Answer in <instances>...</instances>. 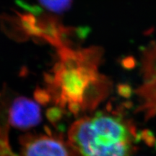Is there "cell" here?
I'll use <instances>...</instances> for the list:
<instances>
[{"label":"cell","mask_w":156,"mask_h":156,"mask_svg":"<svg viewBox=\"0 0 156 156\" xmlns=\"http://www.w3.org/2000/svg\"><path fill=\"white\" fill-rule=\"evenodd\" d=\"M58 59L45 77L48 99L74 114L92 110L108 93L110 83L99 73L101 48H57Z\"/></svg>","instance_id":"cell-1"},{"label":"cell","mask_w":156,"mask_h":156,"mask_svg":"<svg viewBox=\"0 0 156 156\" xmlns=\"http://www.w3.org/2000/svg\"><path fill=\"white\" fill-rule=\"evenodd\" d=\"M20 156H73V154L62 138L44 134L24 136Z\"/></svg>","instance_id":"cell-3"},{"label":"cell","mask_w":156,"mask_h":156,"mask_svg":"<svg viewBox=\"0 0 156 156\" xmlns=\"http://www.w3.org/2000/svg\"><path fill=\"white\" fill-rule=\"evenodd\" d=\"M134 132L122 117L98 112L74 122L68 132L73 156H129Z\"/></svg>","instance_id":"cell-2"},{"label":"cell","mask_w":156,"mask_h":156,"mask_svg":"<svg viewBox=\"0 0 156 156\" xmlns=\"http://www.w3.org/2000/svg\"><path fill=\"white\" fill-rule=\"evenodd\" d=\"M38 2L46 10L60 14L69 10L73 0H38Z\"/></svg>","instance_id":"cell-5"},{"label":"cell","mask_w":156,"mask_h":156,"mask_svg":"<svg viewBox=\"0 0 156 156\" xmlns=\"http://www.w3.org/2000/svg\"><path fill=\"white\" fill-rule=\"evenodd\" d=\"M40 107L35 101L24 97L17 98L9 109V122L13 127L27 129L41 122Z\"/></svg>","instance_id":"cell-4"}]
</instances>
